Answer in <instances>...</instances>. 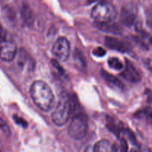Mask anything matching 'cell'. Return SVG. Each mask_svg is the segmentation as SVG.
I'll return each mask as SVG.
<instances>
[{
    "instance_id": "cell-1",
    "label": "cell",
    "mask_w": 152,
    "mask_h": 152,
    "mask_svg": "<svg viewBox=\"0 0 152 152\" xmlns=\"http://www.w3.org/2000/svg\"><path fill=\"white\" fill-rule=\"evenodd\" d=\"M30 95L34 104L43 111H49L53 108L55 97L50 86L42 80L34 82L30 88Z\"/></svg>"
},
{
    "instance_id": "cell-2",
    "label": "cell",
    "mask_w": 152,
    "mask_h": 152,
    "mask_svg": "<svg viewBox=\"0 0 152 152\" xmlns=\"http://www.w3.org/2000/svg\"><path fill=\"white\" fill-rule=\"evenodd\" d=\"M72 109L71 98L66 92L60 94L58 102L52 115L53 123L58 126H62L68 122Z\"/></svg>"
},
{
    "instance_id": "cell-3",
    "label": "cell",
    "mask_w": 152,
    "mask_h": 152,
    "mask_svg": "<svg viewBox=\"0 0 152 152\" xmlns=\"http://www.w3.org/2000/svg\"><path fill=\"white\" fill-rule=\"evenodd\" d=\"M117 10L112 3L101 1L92 7L91 16L96 24L110 23L117 16Z\"/></svg>"
},
{
    "instance_id": "cell-4",
    "label": "cell",
    "mask_w": 152,
    "mask_h": 152,
    "mask_svg": "<svg viewBox=\"0 0 152 152\" xmlns=\"http://www.w3.org/2000/svg\"><path fill=\"white\" fill-rule=\"evenodd\" d=\"M87 129V117L84 114H78L72 120L69 126L68 133L72 139L81 140L86 134Z\"/></svg>"
},
{
    "instance_id": "cell-5",
    "label": "cell",
    "mask_w": 152,
    "mask_h": 152,
    "mask_svg": "<svg viewBox=\"0 0 152 152\" xmlns=\"http://www.w3.org/2000/svg\"><path fill=\"white\" fill-rule=\"evenodd\" d=\"M52 53L61 61H66L69 56L70 45L65 37H59L52 47Z\"/></svg>"
},
{
    "instance_id": "cell-6",
    "label": "cell",
    "mask_w": 152,
    "mask_h": 152,
    "mask_svg": "<svg viewBox=\"0 0 152 152\" xmlns=\"http://www.w3.org/2000/svg\"><path fill=\"white\" fill-rule=\"evenodd\" d=\"M137 16V7L133 3L122 6L120 13V20L123 25L129 27L133 25Z\"/></svg>"
},
{
    "instance_id": "cell-7",
    "label": "cell",
    "mask_w": 152,
    "mask_h": 152,
    "mask_svg": "<svg viewBox=\"0 0 152 152\" xmlns=\"http://www.w3.org/2000/svg\"><path fill=\"white\" fill-rule=\"evenodd\" d=\"M16 45L13 42L4 41L0 43V59L5 62H10L16 54Z\"/></svg>"
},
{
    "instance_id": "cell-8",
    "label": "cell",
    "mask_w": 152,
    "mask_h": 152,
    "mask_svg": "<svg viewBox=\"0 0 152 152\" xmlns=\"http://www.w3.org/2000/svg\"><path fill=\"white\" fill-rule=\"evenodd\" d=\"M121 76L127 81L133 83H137L141 80V76L135 67L130 61L127 59L125 61V65L124 71L121 73Z\"/></svg>"
},
{
    "instance_id": "cell-9",
    "label": "cell",
    "mask_w": 152,
    "mask_h": 152,
    "mask_svg": "<svg viewBox=\"0 0 152 152\" xmlns=\"http://www.w3.org/2000/svg\"><path fill=\"white\" fill-rule=\"evenodd\" d=\"M104 40H105V45L110 48L122 52V53H128L131 51V48L128 45V44L118 39L107 37H105Z\"/></svg>"
},
{
    "instance_id": "cell-10",
    "label": "cell",
    "mask_w": 152,
    "mask_h": 152,
    "mask_svg": "<svg viewBox=\"0 0 152 152\" xmlns=\"http://www.w3.org/2000/svg\"><path fill=\"white\" fill-rule=\"evenodd\" d=\"M101 74L103 79L107 82V83L110 87L119 89V90L121 91H123L125 89V86H124L123 83L120 81V80L116 78V77L104 71H101Z\"/></svg>"
},
{
    "instance_id": "cell-11",
    "label": "cell",
    "mask_w": 152,
    "mask_h": 152,
    "mask_svg": "<svg viewBox=\"0 0 152 152\" xmlns=\"http://www.w3.org/2000/svg\"><path fill=\"white\" fill-rule=\"evenodd\" d=\"M94 152H116V148L110 141L101 140L93 146Z\"/></svg>"
},
{
    "instance_id": "cell-12",
    "label": "cell",
    "mask_w": 152,
    "mask_h": 152,
    "mask_svg": "<svg viewBox=\"0 0 152 152\" xmlns=\"http://www.w3.org/2000/svg\"><path fill=\"white\" fill-rule=\"evenodd\" d=\"M21 15H22V19L23 20L24 23L28 26L32 25L34 22V16H33L32 11L30 8L29 5L28 4H24L22 7L21 10Z\"/></svg>"
},
{
    "instance_id": "cell-13",
    "label": "cell",
    "mask_w": 152,
    "mask_h": 152,
    "mask_svg": "<svg viewBox=\"0 0 152 152\" xmlns=\"http://www.w3.org/2000/svg\"><path fill=\"white\" fill-rule=\"evenodd\" d=\"M97 27L101 31H107V32L113 33V34H119L120 33V28L114 24H97Z\"/></svg>"
},
{
    "instance_id": "cell-14",
    "label": "cell",
    "mask_w": 152,
    "mask_h": 152,
    "mask_svg": "<svg viewBox=\"0 0 152 152\" xmlns=\"http://www.w3.org/2000/svg\"><path fill=\"white\" fill-rule=\"evenodd\" d=\"M108 65L113 69L116 70V71H120L122 70L125 67V65H123V63L122 62V61L119 59V58L116 57H112L108 59Z\"/></svg>"
},
{
    "instance_id": "cell-15",
    "label": "cell",
    "mask_w": 152,
    "mask_h": 152,
    "mask_svg": "<svg viewBox=\"0 0 152 152\" xmlns=\"http://www.w3.org/2000/svg\"><path fill=\"white\" fill-rule=\"evenodd\" d=\"M115 148H116V152H128V145H127L126 141L125 140H122L119 147L116 148L115 146Z\"/></svg>"
},
{
    "instance_id": "cell-16",
    "label": "cell",
    "mask_w": 152,
    "mask_h": 152,
    "mask_svg": "<svg viewBox=\"0 0 152 152\" xmlns=\"http://www.w3.org/2000/svg\"><path fill=\"white\" fill-rule=\"evenodd\" d=\"M13 120L15 121V123H17L18 125L21 126L23 128H26L28 126V123L27 122L24 120L23 118H21V117H18V116L14 115L13 116Z\"/></svg>"
},
{
    "instance_id": "cell-17",
    "label": "cell",
    "mask_w": 152,
    "mask_h": 152,
    "mask_svg": "<svg viewBox=\"0 0 152 152\" xmlns=\"http://www.w3.org/2000/svg\"><path fill=\"white\" fill-rule=\"evenodd\" d=\"M0 129L7 135H10V129H9L8 126L6 124L5 122L2 120V119L0 117Z\"/></svg>"
},
{
    "instance_id": "cell-18",
    "label": "cell",
    "mask_w": 152,
    "mask_h": 152,
    "mask_svg": "<svg viewBox=\"0 0 152 152\" xmlns=\"http://www.w3.org/2000/svg\"><path fill=\"white\" fill-rule=\"evenodd\" d=\"M92 53H93L95 56H98V57H101V56H104L105 55L106 50L104 48H102L98 47L95 49H94Z\"/></svg>"
},
{
    "instance_id": "cell-19",
    "label": "cell",
    "mask_w": 152,
    "mask_h": 152,
    "mask_svg": "<svg viewBox=\"0 0 152 152\" xmlns=\"http://www.w3.org/2000/svg\"><path fill=\"white\" fill-rule=\"evenodd\" d=\"M6 36H7V31L0 23V43L6 41Z\"/></svg>"
},
{
    "instance_id": "cell-20",
    "label": "cell",
    "mask_w": 152,
    "mask_h": 152,
    "mask_svg": "<svg viewBox=\"0 0 152 152\" xmlns=\"http://www.w3.org/2000/svg\"><path fill=\"white\" fill-rule=\"evenodd\" d=\"M52 65H53V66L55 67V68H56V69L58 70L60 73H61V74H64V71L63 70V68H61V66L59 65V64H58V62H57V61L54 60L53 59V60H52Z\"/></svg>"
},
{
    "instance_id": "cell-21",
    "label": "cell",
    "mask_w": 152,
    "mask_h": 152,
    "mask_svg": "<svg viewBox=\"0 0 152 152\" xmlns=\"http://www.w3.org/2000/svg\"><path fill=\"white\" fill-rule=\"evenodd\" d=\"M144 64L146 68L152 72V59H146L144 60Z\"/></svg>"
},
{
    "instance_id": "cell-22",
    "label": "cell",
    "mask_w": 152,
    "mask_h": 152,
    "mask_svg": "<svg viewBox=\"0 0 152 152\" xmlns=\"http://www.w3.org/2000/svg\"><path fill=\"white\" fill-rule=\"evenodd\" d=\"M83 152H94L93 147H92L91 145H89V146H87L86 148H85L84 151Z\"/></svg>"
},
{
    "instance_id": "cell-23",
    "label": "cell",
    "mask_w": 152,
    "mask_h": 152,
    "mask_svg": "<svg viewBox=\"0 0 152 152\" xmlns=\"http://www.w3.org/2000/svg\"><path fill=\"white\" fill-rule=\"evenodd\" d=\"M148 121L150 122L151 123H152V109L151 111L149 112L148 115Z\"/></svg>"
},
{
    "instance_id": "cell-24",
    "label": "cell",
    "mask_w": 152,
    "mask_h": 152,
    "mask_svg": "<svg viewBox=\"0 0 152 152\" xmlns=\"http://www.w3.org/2000/svg\"><path fill=\"white\" fill-rule=\"evenodd\" d=\"M130 152H141L139 149H137V148H132Z\"/></svg>"
},
{
    "instance_id": "cell-25",
    "label": "cell",
    "mask_w": 152,
    "mask_h": 152,
    "mask_svg": "<svg viewBox=\"0 0 152 152\" xmlns=\"http://www.w3.org/2000/svg\"><path fill=\"white\" fill-rule=\"evenodd\" d=\"M149 42H150L151 45H152V37H149Z\"/></svg>"
}]
</instances>
